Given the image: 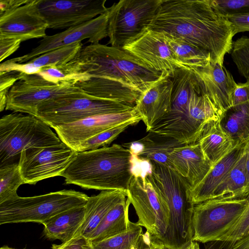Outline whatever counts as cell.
Returning a JSON list of instances; mask_svg holds the SVG:
<instances>
[{
    "mask_svg": "<svg viewBox=\"0 0 249 249\" xmlns=\"http://www.w3.org/2000/svg\"><path fill=\"white\" fill-rule=\"evenodd\" d=\"M91 96L135 105L140 97L166 75L148 68L123 48L99 43L82 47L71 61L59 66Z\"/></svg>",
    "mask_w": 249,
    "mask_h": 249,
    "instance_id": "obj_1",
    "label": "cell"
},
{
    "mask_svg": "<svg viewBox=\"0 0 249 249\" xmlns=\"http://www.w3.org/2000/svg\"><path fill=\"white\" fill-rule=\"evenodd\" d=\"M149 28L208 52L212 62L221 64L235 36L231 23L210 0H162Z\"/></svg>",
    "mask_w": 249,
    "mask_h": 249,
    "instance_id": "obj_2",
    "label": "cell"
},
{
    "mask_svg": "<svg viewBox=\"0 0 249 249\" xmlns=\"http://www.w3.org/2000/svg\"><path fill=\"white\" fill-rule=\"evenodd\" d=\"M142 160L129 148L114 143L77 152L61 176L66 184L87 189L118 190L127 194Z\"/></svg>",
    "mask_w": 249,
    "mask_h": 249,
    "instance_id": "obj_3",
    "label": "cell"
},
{
    "mask_svg": "<svg viewBox=\"0 0 249 249\" xmlns=\"http://www.w3.org/2000/svg\"><path fill=\"white\" fill-rule=\"evenodd\" d=\"M150 163L147 177L164 199L169 210L167 229L158 240L171 249H184L192 241L194 235V204L190 194V186L173 168Z\"/></svg>",
    "mask_w": 249,
    "mask_h": 249,
    "instance_id": "obj_4",
    "label": "cell"
},
{
    "mask_svg": "<svg viewBox=\"0 0 249 249\" xmlns=\"http://www.w3.org/2000/svg\"><path fill=\"white\" fill-rule=\"evenodd\" d=\"M60 138L44 121L13 112L0 119V168L18 163L21 152L60 144Z\"/></svg>",
    "mask_w": 249,
    "mask_h": 249,
    "instance_id": "obj_5",
    "label": "cell"
},
{
    "mask_svg": "<svg viewBox=\"0 0 249 249\" xmlns=\"http://www.w3.org/2000/svg\"><path fill=\"white\" fill-rule=\"evenodd\" d=\"M89 196L73 190H63L30 197L15 198L0 204V225L36 222L43 224L69 209L85 206Z\"/></svg>",
    "mask_w": 249,
    "mask_h": 249,
    "instance_id": "obj_6",
    "label": "cell"
},
{
    "mask_svg": "<svg viewBox=\"0 0 249 249\" xmlns=\"http://www.w3.org/2000/svg\"><path fill=\"white\" fill-rule=\"evenodd\" d=\"M200 85L191 94L185 110L167 112L149 131L174 138L182 144L196 142L207 123L220 119L219 112Z\"/></svg>",
    "mask_w": 249,
    "mask_h": 249,
    "instance_id": "obj_7",
    "label": "cell"
},
{
    "mask_svg": "<svg viewBox=\"0 0 249 249\" xmlns=\"http://www.w3.org/2000/svg\"><path fill=\"white\" fill-rule=\"evenodd\" d=\"M134 107L83 93L62 96L42 103L37 107L36 117L54 129L92 116L130 110Z\"/></svg>",
    "mask_w": 249,
    "mask_h": 249,
    "instance_id": "obj_8",
    "label": "cell"
},
{
    "mask_svg": "<svg viewBox=\"0 0 249 249\" xmlns=\"http://www.w3.org/2000/svg\"><path fill=\"white\" fill-rule=\"evenodd\" d=\"M151 168L149 161H144L133 177L127 191V197L133 206L138 220L154 237L160 239L167 229L169 210L164 199L147 177Z\"/></svg>",
    "mask_w": 249,
    "mask_h": 249,
    "instance_id": "obj_9",
    "label": "cell"
},
{
    "mask_svg": "<svg viewBox=\"0 0 249 249\" xmlns=\"http://www.w3.org/2000/svg\"><path fill=\"white\" fill-rule=\"evenodd\" d=\"M162 0H121L107 8V36L123 48L149 27Z\"/></svg>",
    "mask_w": 249,
    "mask_h": 249,
    "instance_id": "obj_10",
    "label": "cell"
},
{
    "mask_svg": "<svg viewBox=\"0 0 249 249\" xmlns=\"http://www.w3.org/2000/svg\"><path fill=\"white\" fill-rule=\"evenodd\" d=\"M249 203L248 198L211 199L195 205L192 241L203 243L217 241L236 222Z\"/></svg>",
    "mask_w": 249,
    "mask_h": 249,
    "instance_id": "obj_11",
    "label": "cell"
},
{
    "mask_svg": "<svg viewBox=\"0 0 249 249\" xmlns=\"http://www.w3.org/2000/svg\"><path fill=\"white\" fill-rule=\"evenodd\" d=\"M76 152L62 142L56 146L22 151L18 166L24 184H36L45 179L61 176Z\"/></svg>",
    "mask_w": 249,
    "mask_h": 249,
    "instance_id": "obj_12",
    "label": "cell"
},
{
    "mask_svg": "<svg viewBox=\"0 0 249 249\" xmlns=\"http://www.w3.org/2000/svg\"><path fill=\"white\" fill-rule=\"evenodd\" d=\"M106 0H38L48 28L63 29L90 20L107 11Z\"/></svg>",
    "mask_w": 249,
    "mask_h": 249,
    "instance_id": "obj_13",
    "label": "cell"
},
{
    "mask_svg": "<svg viewBox=\"0 0 249 249\" xmlns=\"http://www.w3.org/2000/svg\"><path fill=\"white\" fill-rule=\"evenodd\" d=\"M123 49L142 62L148 68L172 77L178 69L176 61L162 32L148 27Z\"/></svg>",
    "mask_w": 249,
    "mask_h": 249,
    "instance_id": "obj_14",
    "label": "cell"
},
{
    "mask_svg": "<svg viewBox=\"0 0 249 249\" xmlns=\"http://www.w3.org/2000/svg\"><path fill=\"white\" fill-rule=\"evenodd\" d=\"M108 14L107 13L66 30L51 36H46L39 41L38 45L28 53L10 59L24 63L48 52L88 39L90 44L99 43L107 36Z\"/></svg>",
    "mask_w": 249,
    "mask_h": 249,
    "instance_id": "obj_15",
    "label": "cell"
},
{
    "mask_svg": "<svg viewBox=\"0 0 249 249\" xmlns=\"http://www.w3.org/2000/svg\"><path fill=\"white\" fill-rule=\"evenodd\" d=\"M142 121L134 108L124 112L92 116L54 128L61 142L77 152L86 140L131 121Z\"/></svg>",
    "mask_w": 249,
    "mask_h": 249,
    "instance_id": "obj_16",
    "label": "cell"
},
{
    "mask_svg": "<svg viewBox=\"0 0 249 249\" xmlns=\"http://www.w3.org/2000/svg\"><path fill=\"white\" fill-rule=\"evenodd\" d=\"M83 93L85 92L70 83L42 86L30 85L19 80L7 93L5 109L36 117L37 107L42 103L62 96Z\"/></svg>",
    "mask_w": 249,
    "mask_h": 249,
    "instance_id": "obj_17",
    "label": "cell"
},
{
    "mask_svg": "<svg viewBox=\"0 0 249 249\" xmlns=\"http://www.w3.org/2000/svg\"><path fill=\"white\" fill-rule=\"evenodd\" d=\"M38 0H29L24 5L0 13V37L21 41L47 36L48 26L37 7Z\"/></svg>",
    "mask_w": 249,
    "mask_h": 249,
    "instance_id": "obj_18",
    "label": "cell"
},
{
    "mask_svg": "<svg viewBox=\"0 0 249 249\" xmlns=\"http://www.w3.org/2000/svg\"><path fill=\"white\" fill-rule=\"evenodd\" d=\"M193 71L221 117L232 107V95L237 83L223 64L218 63L210 62Z\"/></svg>",
    "mask_w": 249,
    "mask_h": 249,
    "instance_id": "obj_19",
    "label": "cell"
},
{
    "mask_svg": "<svg viewBox=\"0 0 249 249\" xmlns=\"http://www.w3.org/2000/svg\"><path fill=\"white\" fill-rule=\"evenodd\" d=\"M173 168L190 186L195 187L213 165L203 155L197 142L176 148L170 156Z\"/></svg>",
    "mask_w": 249,
    "mask_h": 249,
    "instance_id": "obj_20",
    "label": "cell"
},
{
    "mask_svg": "<svg viewBox=\"0 0 249 249\" xmlns=\"http://www.w3.org/2000/svg\"><path fill=\"white\" fill-rule=\"evenodd\" d=\"M173 90L171 77L165 75L143 94L135 108L141 116L147 132L169 111Z\"/></svg>",
    "mask_w": 249,
    "mask_h": 249,
    "instance_id": "obj_21",
    "label": "cell"
},
{
    "mask_svg": "<svg viewBox=\"0 0 249 249\" xmlns=\"http://www.w3.org/2000/svg\"><path fill=\"white\" fill-rule=\"evenodd\" d=\"M124 144L132 153L141 160H146L172 168L170 156L182 144L174 138L149 131L148 134L133 142Z\"/></svg>",
    "mask_w": 249,
    "mask_h": 249,
    "instance_id": "obj_22",
    "label": "cell"
},
{
    "mask_svg": "<svg viewBox=\"0 0 249 249\" xmlns=\"http://www.w3.org/2000/svg\"><path fill=\"white\" fill-rule=\"evenodd\" d=\"M245 145L246 142L236 146L213 165L199 183L190 190L194 205L212 199L216 188L244 154Z\"/></svg>",
    "mask_w": 249,
    "mask_h": 249,
    "instance_id": "obj_23",
    "label": "cell"
},
{
    "mask_svg": "<svg viewBox=\"0 0 249 249\" xmlns=\"http://www.w3.org/2000/svg\"><path fill=\"white\" fill-rule=\"evenodd\" d=\"M126 197V193L118 190L102 191L89 197L85 205V220L74 237L82 235L89 239L107 213Z\"/></svg>",
    "mask_w": 249,
    "mask_h": 249,
    "instance_id": "obj_24",
    "label": "cell"
},
{
    "mask_svg": "<svg viewBox=\"0 0 249 249\" xmlns=\"http://www.w3.org/2000/svg\"><path fill=\"white\" fill-rule=\"evenodd\" d=\"M196 142L205 157L213 165L238 145L223 130L219 120H212L207 123Z\"/></svg>",
    "mask_w": 249,
    "mask_h": 249,
    "instance_id": "obj_25",
    "label": "cell"
},
{
    "mask_svg": "<svg viewBox=\"0 0 249 249\" xmlns=\"http://www.w3.org/2000/svg\"><path fill=\"white\" fill-rule=\"evenodd\" d=\"M85 217V206L62 212L43 223L44 234L49 239L59 240L63 243H66L75 236Z\"/></svg>",
    "mask_w": 249,
    "mask_h": 249,
    "instance_id": "obj_26",
    "label": "cell"
},
{
    "mask_svg": "<svg viewBox=\"0 0 249 249\" xmlns=\"http://www.w3.org/2000/svg\"><path fill=\"white\" fill-rule=\"evenodd\" d=\"M130 204L129 199L126 197L113 207L91 234L89 241H100L126 231L131 223L128 217Z\"/></svg>",
    "mask_w": 249,
    "mask_h": 249,
    "instance_id": "obj_27",
    "label": "cell"
},
{
    "mask_svg": "<svg viewBox=\"0 0 249 249\" xmlns=\"http://www.w3.org/2000/svg\"><path fill=\"white\" fill-rule=\"evenodd\" d=\"M248 197L244 152L216 188L212 199L231 200Z\"/></svg>",
    "mask_w": 249,
    "mask_h": 249,
    "instance_id": "obj_28",
    "label": "cell"
},
{
    "mask_svg": "<svg viewBox=\"0 0 249 249\" xmlns=\"http://www.w3.org/2000/svg\"><path fill=\"white\" fill-rule=\"evenodd\" d=\"M219 123L237 145L246 142L249 140V101L229 108L220 117Z\"/></svg>",
    "mask_w": 249,
    "mask_h": 249,
    "instance_id": "obj_29",
    "label": "cell"
},
{
    "mask_svg": "<svg viewBox=\"0 0 249 249\" xmlns=\"http://www.w3.org/2000/svg\"><path fill=\"white\" fill-rule=\"evenodd\" d=\"M173 55L182 69L194 71L212 62L207 51L164 33Z\"/></svg>",
    "mask_w": 249,
    "mask_h": 249,
    "instance_id": "obj_30",
    "label": "cell"
},
{
    "mask_svg": "<svg viewBox=\"0 0 249 249\" xmlns=\"http://www.w3.org/2000/svg\"><path fill=\"white\" fill-rule=\"evenodd\" d=\"M143 234L142 227L131 222L124 231L102 241L91 243L93 249H140Z\"/></svg>",
    "mask_w": 249,
    "mask_h": 249,
    "instance_id": "obj_31",
    "label": "cell"
},
{
    "mask_svg": "<svg viewBox=\"0 0 249 249\" xmlns=\"http://www.w3.org/2000/svg\"><path fill=\"white\" fill-rule=\"evenodd\" d=\"M82 47L81 42L75 43L48 52L27 62L41 68L59 67L73 59Z\"/></svg>",
    "mask_w": 249,
    "mask_h": 249,
    "instance_id": "obj_32",
    "label": "cell"
},
{
    "mask_svg": "<svg viewBox=\"0 0 249 249\" xmlns=\"http://www.w3.org/2000/svg\"><path fill=\"white\" fill-rule=\"evenodd\" d=\"M23 184L18 163L0 168V204L17 196V190Z\"/></svg>",
    "mask_w": 249,
    "mask_h": 249,
    "instance_id": "obj_33",
    "label": "cell"
},
{
    "mask_svg": "<svg viewBox=\"0 0 249 249\" xmlns=\"http://www.w3.org/2000/svg\"><path fill=\"white\" fill-rule=\"evenodd\" d=\"M139 121H131L101 132L84 141L77 152L95 150L110 143L128 126L138 124Z\"/></svg>",
    "mask_w": 249,
    "mask_h": 249,
    "instance_id": "obj_34",
    "label": "cell"
},
{
    "mask_svg": "<svg viewBox=\"0 0 249 249\" xmlns=\"http://www.w3.org/2000/svg\"><path fill=\"white\" fill-rule=\"evenodd\" d=\"M231 56L240 74L249 81V37L242 36L233 42Z\"/></svg>",
    "mask_w": 249,
    "mask_h": 249,
    "instance_id": "obj_35",
    "label": "cell"
},
{
    "mask_svg": "<svg viewBox=\"0 0 249 249\" xmlns=\"http://www.w3.org/2000/svg\"><path fill=\"white\" fill-rule=\"evenodd\" d=\"M249 200V197H248ZM249 233V203L248 207L233 226L216 242L226 247Z\"/></svg>",
    "mask_w": 249,
    "mask_h": 249,
    "instance_id": "obj_36",
    "label": "cell"
},
{
    "mask_svg": "<svg viewBox=\"0 0 249 249\" xmlns=\"http://www.w3.org/2000/svg\"><path fill=\"white\" fill-rule=\"evenodd\" d=\"M213 8L224 16L249 14V0H210Z\"/></svg>",
    "mask_w": 249,
    "mask_h": 249,
    "instance_id": "obj_37",
    "label": "cell"
},
{
    "mask_svg": "<svg viewBox=\"0 0 249 249\" xmlns=\"http://www.w3.org/2000/svg\"><path fill=\"white\" fill-rule=\"evenodd\" d=\"M18 72H0V111L5 109L7 94L11 88L18 80Z\"/></svg>",
    "mask_w": 249,
    "mask_h": 249,
    "instance_id": "obj_38",
    "label": "cell"
},
{
    "mask_svg": "<svg viewBox=\"0 0 249 249\" xmlns=\"http://www.w3.org/2000/svg\"><path fill=\"white\" fill-rule=\"evenodd\" d=\"M42 68L36 67L29 62L18 63L11 61L10 59L0 65V72L17 71L25 74H32L37 73L42 70Z\"/></svg>",
    "mask_w": 249,
    "mask_h": 249,
    "instance_id": "obj_39",
    "label": "cell"
},
{
    "mask_svg": "<svg viewBox=\"0 0 249 249\" xmlns=\"http://www.w3.org/2000/svg\"><path fill=\"white\" fill-rule=\"evenodd\" d=\"M21 40L14 38L0 37V62L11 55L20 47Z\"/></svg>",
    "mask_w": 249,
    "mask_h": 249,
    "instance_id": "obj_40",
    "label": "cell"
},
{
    "mask_svg": "<svg viewBox=\"0 0 249 249\" xmlns=\"http://www.w3.org/2000/svg\"><path fill=\"white\" fill-rule=\"evenodd\" d=\"M225 17L231 23L235 35L239 33L249 32V14L231 15Z\"/></svg>",
    "mask_w": 249,
    "mask_h": 249,
    "instance_id": "obj_41",
    "label": "cell"
},
{
    "mask_svg": "<svg viewBox=\"0 0 249 249\" xmlns=\"http://www.w3.org/2000/svg\"><path fill=\"white\" fill-rule=\"evenodd\" d=\"M249 101V81L237 83L232 95V106H236Z\"/></svg>",
    "mask_w": 249,
    "mask_h": 249,
    "instance_id": "obj_42",
    "label": "cell"
},
{
    "mask_svg": "<svg viewBox=\"0 0 249 249\" xmlns=\"http://www.w3.org/2000/svg\"><path fill=\"white\" fill-rule=\"evenodd\" d=\"M58 247L60 249H93L89 240L82 235L74 237Z\"/></svg>",
    "mask_w": 249,
    "mask_h": 249,
    "instance_id": "obj_43",
    "label": "cell"
},
{
    "mask_svg": "<svg viewBox=\"0 0 249 249\" xmlns=\"http://www.w3.org/2000/svg\"><path fill=\"white\" fill-rule=\"evenodd\" d=\"M29 0H0V13L24 5Z\"/></svg>",
    "mask_w": 249,
    "mask_h": 249,
    "instance_id": "obj_44",
    "label": "cell"
},
{
    "mask_svg": "<svg viewBox=\"0 0 249 249\" xmlns=\"http://www.w3.org/2000/svg\"><path fill=\"white\" fill-rule=\"evenodd\" d=\"M226 249H249V233L231 245L226 247Z\"/></svg>",
    "mask_w": 249,
    "mask_h": 249,
    "instance_id": "obj_45",
    "label": "cell"
},
{
    "mask_svg": "<svg viewBox=\"0 0 249 249\" xmlns=\"http://www.w3.org/2000/svg\"><path fill=\"white\" fill-rule=\"evenodd\" d=\"M245 167L247 175V190L249 197V140L245 145Z\"/></svg>",
    "mask_w": 249,
    "mask_h": 249,
    "instance_id": "obj_46",
    "label": "cell"
},
{
    "mask_svg": "<svg viewBox=\"0 0 249 249\" xmlns=\"http://www.w3.org/2000/svg\"><path fill=\"white\" fill-rule=\"evenodd\" d=\"M151 245L153 249H171L157 238L154 237L150 234Z\"/></svg>",
    "mask_w": 249,
    "mask_h": 249,
    "instance_id": "obj_47",
    "label": "cell"
},
{
    "mask_svg": "<svg viewBox=\"0 0 249 249\" xmlns=\"http://www.w3.org/2000/svg\"><path fill=\"white\" fill-rule=\"evenodd\" d=\"M140 249H153L149 237L145 236L144 237Z\"/></svg>",
    "mask_w": 249,
    "mask_h": 249,
    "instance_id": "obj_48",
    "label": "cell"
},
{
    "mask_svg": "<svg viewBox=\"0 0 249 249\" xmlns=\"http://www.w3.org/2000/svg\"><path fill=\"white\" fill-rule=\"evenodd\" d=\"M184 249H200L199 244L196 241H192Z\"/></svg>",
    "mask_w": 249,
    "mask_h": 249,
    "instance_id": "obj_49",
    "label": "cell"
},
{
    "mask_svg": "<svg viewBox=\"0 0 249 249\" xmlns=\"http://www.w3.org/2000/svg\"><path fill=\"white\" fill-rule=\"evenodd\" d=\"M0 249H14L10 248L8 247H2Z\"/></svg>",
    "mask_w": 249,
    "mask_h": 249,
    "instance_id": "obj_50",
    "label": "cell"
},
{
    "mask_svg": "<svg viewBox=\"0 0 249 249\" xmlns=\"http://www.w3.org/2000/svg\"><path fill=\"white\" fill-rule=\"evenodd\" d=\"M53 249H60L58 246L53 245Z\"/></svg>",
    "mask_w": 249,
    "mask_h": 249,
    "instance_id": "obj_51",
    "label": "cell"
}]
</instances>
